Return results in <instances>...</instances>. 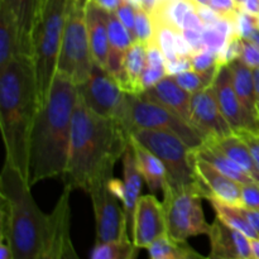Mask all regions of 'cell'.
I'll return each mask as SVG.
<instances>
[{"mask_svg":"<svg viewBox=\"0 0 259 259\" xmlns=\"http://www.w3.org/2000/svg\"><path fill=\"white\" fill-rule=\"evenodd\" d=\"M129 137L119 119L94 113L77 94L67 168L62 176L65 186L88 192L96 182L109 181L115 163L123 158Z\"/></svg>","mask_w":259,"mask_h":259,"instance_id":"cell-1","label":"cell"},{"mask_svg":"<svg viewBox=\"0 0 259 259\" xmlns=\"http://www.w3.org/2000/svg\"><path fill=\"white\" fill-rule=\"evenodd\" d=\"M77 94V85L73 81L56 73L47 100L38 108L30 133L28 157L30 186L65 175Z\"/></svg>","mask_w":259,"mask_h":259,"instance_id":"cell-2","label":"cell"},{"mask_svg":"<svg viewBox=\"0 0 259 259\" xmlns=\"http://www.w3.org/2000/svg\"><path fill=\"white\" fill-rule=\"evenodd\" d=\"M38 108L32 58L18 56L0 70V128L5 161L17 167L27 180L30 133Z\"/></svg>","mask_w":259,"mask_h":259,"instance_id":"cell-3","label":"cell"},{"mask_svg":"<svg viewBox=\"0 0 259 259\" xmlns=\"http://www.w3.org/2000/svg\"><path fill=\"white\" fill-rule=\"evenodd\" d=\"M30 185L15 166L5 161L0 175V247L13 259H43L50 215L40 211Z\"/></svg>","mask_w":259,"mask_h":259,"instance_id":"cell-4","label":"cell"},{"mask_svg":"<svg viewBox=\"0 0 259 259\" xmlns=\"http://www.w3.org/2000/svg\"><path fill=\"white\" fill-rule=\"evenodd\" d=\"M70 0H47L32 32V58L39 106L47 100L55 76L65 32Z\"/></svg>","mask_w":259,"mask_h":259,"instance_id":"cell-5","label":"cell"},{"mask_svg":"<svg viewBox=\"0 0 259 259\" xmlns=\"http://www.w3.org/2000/svg\"><path fill=\"white\" fill-rule=\"evenodd\" d=\"M119 120L125 125L129 133L137 129L171 132L192 149L205 142V137L196 126L177 115L171 109L143 95L126 93L125 104Z\"/></svg>","mask_w":259,"mask_h":259,"instance_id":"cell-6","label":"cell"},{"mask_svg":"<svg viewBox=\"0 0 259 259\" xmlns=\"http://www.w3.org/2000/svg\"><path fill=\"white\" fill-rule=\"evenodd\" d=\"M85 5L86 0H70L57 65V73L70 78L76 85L88 80L94 65Z\"/></svg>","mask_w":259,"mask_h":259,"instance_id":"cell-7","label":"cell"},{"mask_svg":"<svg viewBox=\"0 0 259 259\" xmlns=\"http://www.w3.org/2000/svg\"><path fill=\"white\" fill-rule=\"evenodd\" d=\"M131 134L161 159L166 168V186L179 190L200 185L194 169L192 148L179 136L156 129H137Z\"/></svg>","mask_w":259,"mask_h":259,"instance_id":"cell-8","label":"cell"},{"mask_svg":"<svg viewBox=\"0 0 259 259\" xmlns=\"http://www.w3.org/2000/svg\"><path fill=\"white\" fill-rule=\"evenodd\" d=\"M163 206L167 234L177 242H187L190 237L207 235L211 224L205 219L201 201L205 192L201 185L175 190L163 186Z\"/></svg>","mask_w":259,"mask_h":259,"instance_id":"cell-9","label":"cell"},{"mask_svg":"<svg viewBox=\"0 0 259 259\" xmlns=\"http://www.w3.org/2000/svg\"><path fill=\"white\" fill-rule=\"evenodd\" d=\"M77 91L94 113L105 118H120L126 93L119 88L105 67L94 62L90 76L85 82L77 85Z\"/></svg>","mask_w":259,"mask_h":259,"instance_id":"cell-10","label":"cell"},{"mask_svg":"<svg viewBox=\"0 0 259 259\" xmlns=\"http://www.w3.org/2000/svg\"><path fill=\"white\" fill-rule=\"evenodd\" d=\"M93 201L96 222V242L129 238V225L124 206L119 199L109 190L108 181L94 184L88 191Z\"/></svg>","mask_w":259,"mask_h":259,"instance_id":"cell-11","label":"cell"},{"mask_svg":"<svg viewBox=\"0 0 259 259\" xmlns=\"http://www.w3.org/2000/svg\"><path fill=\"white\" fill-rule=\"evenodd\" d=\"M212 88L217 94L220 109L233 133L237 134L243 131L259 133V119L249 113L238 98L233 85V75L229 65H223L219 68Z\"/></svg>","mask_w":259,"mask_h":259,"instance_id":"cell-12","label":"cell"},{"mask_svg":"<svg viewBox=\"0 0 259 259\" xmlns=\"http://www.w3.org/2000/svg\"><path fill=\"white\" fill-rule=\"evenodd\" d=\"M166 234L167 224L163 204L154 195L139 197L132 227L134 244L141 249H147L152 243Z\"/></svg>","mask_w":259,"mask_h":259,"instance_id":"cell-13","label":"cell"},{"mask_svg":"<svg viewBox=\"0 0 259 259\" xmlns=\"http://www.w3.org/2000/svg\"><path fill=\"white\" fill-rule=\"evenodd\" d=\"M72 190L65 186L53 211L50 214L48 238L43 259L78 258L70 234V194Z\"/></svg>","mask_w":259,"mask_h":259,"instance_id":"cell-14","label":"cell"},{"mask_svg":"<svg viewBox=\"0 0 259 259\" xmlns=\"http://www.w3.org/2000/svg\"><path fill=\"white\" fill-rule=\"evenodd\" d=\"M191 121L201 132L205 141L233 133L220 109L212 85L205 90L192 94Z\"/></svg>","mask_w":259,"mask_h":259,"instance_id":"cell-15","label":"cell"},{"mask_svg":"<svg viewBox=\"0 0 259 259\" xmlns=\"http://www.w3.org/2000/svg\"><path fill=\"white\" fill-rule=\"evenodd\" d=\"M194 169L205 192V199H214L225 204L242 206V185L220 172L205 159L195 156L191 149Z\"/></svg>","mask_w":259,"mask_h":259,"instance_id":"cell-16","label":"cell"},{"mask_svg":"<svg viewBox=\"0 0 259 259\" xmlns=\"http://www.w3.org/2000/svg\"><path fill=\"white\" fill-rule=\"evenodd\" d=\"M210 254L214 259H252L250 238L217 218L210 227Z\"/></svg>","mask_w":259,"mask_h":259,"instance_id":"cell-17","label":"cell"},{"mask_svg":"<svg viewBox=\"0 0 259 259\" xmlns=\"http://www.w3.org/2000/svg\"><path fill=\"white\" fill-rule=\"evenodd\" d=\"M141 95L151 99V100L157 101L162 104L166 108L171 109L172 111L184 118L189 123L191 121V100L192 94L182 89L179 83L176 82L171 75H167L166 77L162 78L157 85L148 90L143 91ZM194 125V124H192Z\"/></svg>","mask_w":259,"mask_h":259,"instance_id":"cell-18","label":"cell"},{"mask_svg":"<svg viewBox=\"0 0 259 259\" xmlns=\"http://www.w3.org/2000/svg\"><path fill=\"white\" fill-rule=\"evenodd\" d=\"M86 24L94 62L105 67L109 55V12L86 2Z\"/></svg>","mask_w":259,"mask_h":259,"instance_id":"cell-19","label":"cell"},{"mask_svg":"<svg viewBox=\"0 0 259 259\" xmlns=\"http://www.w3.org/2000/svg\"><path fill=\"white\" fill-rule=\"evenodd\" d=\"M123 169H124V199L121 201L124 210H125L126 220H128L129 230H132L133 227V217L136 211L137 202L141 197L142 191V176L141 171L137 164L136 154H134L133 148L131 143L126 146L125 152L123 154Z\"/></svg>","mask_w":259,"mask_h":259,"instance_id":"cell-20","label":"cell"},{"mask_svg":"<svg viewBox=\"0 0 259 259\" xmlns=\"http://www.w3.org/2000/svg\"><path fill=\"white\" fill-rule=\"evenodd\" d=\"M129 143L133 148L138 168L149 191L154 194L158 190L163 189L164 184H166V168L161 159L151 149L142 144L138 139L134 138L132 134L129 137Z\"/></svg>","mask_w":259,"mask_h":259,"instance_id":"cell-21","label":"cell"},{"mask_svg":"<svg viewBox=\"0 0 259 259\" xmlns=\"http://www.w3.org/2000/svg\"><path fill=\"white\" fill-rule=\"evenodd\" d=\"M205 142L217 147L219 151H222L235 163L239 164L255 181L259 182V169L255 166L247 143L238 134L232 133L224 137H218V138H209Z\"/></svg>","mask_w":259,"mask_h":259,"instance_id":"cell-22","label":"cell"},{"mask_svg":"<svg viewBox=\"0 0 259 259\" xmlns=\"http://www.w3.org/2000/svg\"><path fill=\"white\" fill-rule=\"evenodd\" d=\"M17 20L22 56L32 55V32L34 22V0H0Z\"/></svg>","mask_w":259,"mask_h":259,"instance_id":"cell-23","label":"cell"},{"mask_svg":"<svg viewBox=\"0 0 259 259\" xmlns=\"http://www.w3.org/2000/svg\"><path fill=\"white\" fill-rule=\"evenodd\" d=\"M18 56L22 52L17 20L5 5L0 4V70Z\"/></svg>","mask_w":259,"mask_h":259,"instance_id":"cell-24","label":"cell"},{"mask_svg":"<svg viewBox=\"0 0 259 259\" xmlns=\"http://www.w3.org/2000/svg\"><path fill=\"white\" fill-rule=\"evenodd\" d=\"M230 71L233 75V85H234L235 93L238 98L242 101L244 108L249 113L257 116V94H255L254 86V76H253V70L249 66L245 65L240 58L232 61L229 63Z\"/></svg>","mask_w":259,"mask_h":259,"instance_id":"cell-25","label":"cell"},{"mask_svg":"<svg viewBox=\"0 0 259 259\" xmlns=\"http://www.w3.org/2000/svg\"><path fill=\"white\" fill-rule=\"evenodd\" d=\"M192 153H194L195 156L207 161L209 163H211L212 166L217 167L220 172L227 175L230 179L240 182V184H248V182L255 181V180L253 179L245 169H243L239 164L235 163V162L232 161L229 157L225 156L222 151H219L217 147L207 143V142H204L200 147L192 149Z\"/></svg>","mask_w":259,"mask_h":259,"instance_id":"cell-26","label":"cell"},{"mask_svg":"<svg viewBox=\"0 0 259 259\" xmlns=\"http://www.w3.org/2000/svg\"><path fill=\"white\" fill-rule=\"evenodd\" d=\"M147 67V45L136 42L126 51L125 58H124V68H125L126 76H128L129 94L141 95L144 91L143 88V73Z\"/></svg>","mask_w":259,"mask_h":259,"instance_id":"cell-27","label":"cell"},{"mask_svg":"<svg viewBox=\"0 0 259 259\" xmlns=\"http://www.w3.org/2000/svg\"><path fill=\"white\" fill-rule=\"evenodd\" d=\"M148 254L152 259H196L204 258L200 253L195 252L187 242H177L168 234L158 238L148 248Z\"/></svg>","mask_w":259,"mask_h":259,"instance_id":"cell-28","label":"cell"},{"mask_svg":"<svg viewBox=\"0 0 259 259\" xmlns=\"http://www.w3.org/2000/svg\"><path fill=\"white\" fill-rule=\"evenodd\" d=\"M212 209H214L217 218H219L222 222L228 224L229 227L244 233L250 239H257L258 234L255 233L254 228L249 223L248 218L245 217L242 206H234V205L225 204V202L218 201V200L209 199Z\"/></svg>","mask_w":259,"mask_h":259,"instance_id":"cell-29","label":"cell"},{"mask_svg":"<svg viewBox=\"0 0 259 259\" xmlns=\"http://www.w3.org/2000/svg\"><path fill=\"white\" fill-rule=\"evenodd\" d=\"M141 248L134 244L129 238L95 243L89 257L91 259H134Z\"/></svg>","mask_w":259,"mask_h":259,"instance_id":"cell-30","label":"cell"},{"mask_svg":"<svg viewBox=\"0 0 259 259\" xmlns=\"http://www.w3.org/2000/svg\"><path fill=\"white\" fill-rule=\"evenodd\" d=\"M220 67L212 68V70L206 71V72H199V71L190 68V70L182 71V72L177 73V75H174L172 77L176 80V82L182 89L189 91L190 94H195L201 90H205V89L214 83V80L217 77V73Z\"/></svg>","mask_w":259,"mask_h":259,"instance_id":"cell-31","label":"cell"},{"mask_svg":"<svg viewBox=\"0 0 259 259\" xmlns=\"http://www.w3.org/2000/svg\"><path fill=\"white\" fill-rule=\"evenodd\" d=\"M157 27L149 13L137 7L136 10V40L149 45L156 39Z\"/></svg>","mask_w":259,"mask_h":259,"instance_id":"cell-32","label":"cell"},{"mask_svg":"<svg viewBox=\"0 0 259 259\" xmlns=\"http://www.w3.org/2000/svg\"><path fill=\"white\" fill-rule=\"evenodd\" d=\"M191 68L199 72H206L212 68L220 67L219 53L212 52L210 50H201L190 55Z\"/></svg>","mask_w":259,"mask_h":259,"instance_id":"cell-33","label":"cell"},{"mask_svg":"<svg viewBox=\"0 0 259 259\" xmlns=\"http://www.w3.org/2000/svg\"><path fill=\"white\" fill-rule=\"evenodd\" d=\"M240 55H242V37L237 33H233L219 52L220 65H229L232 61L240 58Z\"/></svg>","mask_w":259,"mask_h":259,"instance_id":"cell-34","label":"cell"},{"mask_svg":"<svg viewBox=\"0 0 259 259\" xmlns=\"http://www.w3.org/2000/svg\"><path fill=\"white\" fill-rule=\"evenodd\" d=\"M136 10L137 5L132 4L128 0H124L123 4L115 10V14L118 15L121 23L125 25V28L129 30L134 40H136Z\"/></svg>","mask_w":259,"mask_h":259,"instance_id":"cell-35","label":"cell"},{"mask_svg":"<svg viewBox=\"0 0 259 259\" xmlns=\"http://www.w3.org/2000/svg\"><path fill=\"white\" fill-rule=\"evenodd\" d=\"M242 206L259 210V182L252 181L242 185Z\"/></svg>","mask_w":259,"mask_h":259,"instance_id":"cell-36","label":"cell"},{"mask_svg":"<svg viewBox=\"0 0 259 259\" xmlns=\"http://www.w3.org/2000/svg\"><path fill=\"white\" fill-rule=\"evenodd\" d=\"M209 7L223 18L232 20L233 23H234L237 12L239 10L237 0H209Z\"/></svg>","mask_w":259,"mask_h":259,"instance_id":"cell-37","label":"cell"},{"mask_svg":"<svg viewBox=\"0 0 259 259\" xmlns=\"http://www.w3.org/2000/svg\"><path fill=\"white\" fill-rule=\"evenodd\" d=\"M240 60L249 66L252 70L259 68V47L250 42L249 39H244L242 38V55H240Z\"/></svg>","mask_w":259,"mask_h":259,"instance_id":"cell-38","label":"cell"},{"mask_svg":"<svg viewBox=\"0 0 259 259\" xmlns=\"http://www.w3.org/2000/svg\"><path fill=\"white\" fill-rule=\"evenodd\" d=\"M167 75H168V72H167V66L166 67H148L147 66L143 73V78H142L144 91L153 88L162 78L166 77Z\"/></svg>","mask_w":259,"mask_h":259,"instance_id":"cell-39","label":"cell"},{"mask_svg":"<svg viewBox=\"0 0 259 259\" xmlns=\"http://www.w3.org/2000/svg\"><path fill=\"white\" fill-rule=\"evenodd\" d=\"M243 141L247 143L248 148H249L250 154H252L253 159H254V163L259 169V137L258 133H254V132L249 131H243L240 133H237Z\"/></svg>","mask_w":259,"mask_h":259,"instance_id":"cell-40","label":"cell"},{"mask_svg":"<svg viewBox=\"0 0 259 259\" xmlns=\"http://www.w3.org/2000/svg\"><path fill=\"white\" fill-rule=\"evenodd\" d=\"M191 68V62H190V56L189 57H177L175 60L167 61V72L168 75L174 76L177 73L182 72Z\"/></svg>","mask_w":259,"mask_h":259,"instance_id":"cell-41","label":"cell"},{"mask_svg":"<svg viewBox=\"0 0 259 259\" xmlns=\"http://www.w3.org/2000/svg\"><path fill=\"white\" fill-rule=\"evenodd\" d=\"M238 9L247 14L258 17L259 15V0H237Z\"/></svg>","mask_w":259,"mask_h":259,"instance_id":"cell-42","label":"cell"},{"mask_svg":"<svg viewBox=\"0 0 259 259\" xmlns=\"http://www.w3.org/2000/svg\"><path fill=\"white\" fill-rule=\"evenodd\" d=\"M86 2L91 3V4L106 10V12H115L123 4L124 0H86Z\"/></svg>","mask_w":259,"mask_h":259,"instance_id":"cell-43","label":"cell"},{"mask_svg":"<svg viewBox=\"0 0 259 259\" xmlns=\"http://www.w3.org/2000/svg\"><path fill=\"white\" fill-rule=\"evenodd\" d=\"M108 186L109 190L118 197L119 200L123 201L124 199V182H121L120 180H116L114 177H111L110 180L108 181Z\"/></svg>","mask_w":259,"mask_h":259,"instance_id":"cell-44","label":"cell"},{"mask_svg":"<svg viewBox=\"0 0 259 259\" xmlns=\"http://www.w3.org/2000/svg\"><path fill=\"white\" fill-rule=\"evenodd\" d=\"M243 211H244L245 217L248 218V220H249V223L252 224V227L254 228L255 233H257L258 237H259V210H253V209H247V207H243Z\"/></svg>","mask_w":259,"mask_h":259,"instance_id":"cell-45","label":"cell"},{"mask_svg":"<svg viewBox=\"0 0 259 259\" xmlns=\"http://www.w3.org/2000/svg\"><path fill=\"white\" fill-rule=\"evenodd\" d=\"M161 3L162 0H139V7L152 15L154 12H156L157 8L159 7Z\"/></svg>","mask_w":259,"mask_h":259,"instance_id":"cell-46","label":"cell"},{"mask_svg":"<svg viewBox=\"0 0 259 259\" xmlns=\"http://www.w3.org/2000/svg\"><path fill=\"white\" fill-rule=\"evenodd\" d=\"M46 2H47V0H34V22H33V25H34L35 20L39 18L40 13H42L43 8H45L46 5Z\"/></svg>","mask_w":259,"mask_h":259,"instance_id":"cell-47","label":"cell"},{"mask_svg":"<svg viewBox=\"0 0 259 259\" xmlns=\"http://www.w3.org/2000/svg\"><path fill=\"white\" fill-rule=\"evenodd\" d=\"M250 250H252V258L259 259V238L250 239Z\"/></svg>","mask_w":259,"mask_h":259,"instance_id":"cell-48","label":"cell"},{"mask_svg":"<svg viewBox=\"0 0 259 259\" xmlns=\"http://www.w3.org/2000/svg\"><path fill=\"white\" fill-rule=\"evenodd\" d=\"M253 76H254L255 94H257V100L259 103V68H254V70H253Z\"/></svg>","mask_w":259,"mask_h":259,"instance_id":"cell-49","label":"cell"},{"mask_svg":"<svg viewBox=\"0 0 259 259\" xmlns=\"http://www.w3.org/2000/svg\"><path fill=\"white\" fill-rule=\"evenodd\" d=\"M249 40H250V42L254 43V45H257L258 47H259V28H257V29H255L254 32L252 33V35H250Z\"/></svg>","mask_w":259,"mask_h":259,"instance_id":"cell-50","label":"cell"},{"mask_svg":"<svg viewBox=\"0 0 259 259\" xmlns=\"http://www.w3.org/2000/svg\"><path fill=\"white\" fill-rule=\"evenodd\" d=\"M195 3H199V4H204V5H209V0H194Z\"/></svg>","mask_w":259,"mask_h":259,"instance_id":"cell-51","label":"cell"},{"mask_svg":"<svg viewBox=\"0 0 259 259\" xmlns=\"http://www.w3.org/2000/svg\"><path fill=\"white\" fill-rule=\"evenodd\" d=\"M128 2H131L132 4L137 5V7H139V0H128Z\"/></svg>","mask_w":259,"mask_h":259,"instance_id":"cell-52","label":"cell"},{"mask_svg":"<svg viewBox=\"0 0 259 259\" xmlns=\"http://www.w3.org/2000/svg\"><path fill=\"white\" fill-rule=\"evenodd\" d=\"M255 24H257V28H259V15L255 17Z\"/></svg>","mask_w":259,"mask_h":259,"instance_id":"cell-53","label":"cell"},{"mask_svg":"<svg viewBox=\"0 0 259 259\" xmlns=\"http://www.w3.org/2000/svg\"><path fill=\"white\" fill-rule=\"evenodd\" d=\"M257 115H258V119H259V103H258V105H257Z\"/></svg>","mask_w":259,"mask_h":259,"instance_id":"cell-54","label":"cell"},{"mask_svg":"<svg viewBox=\"0 0 259 259\" xmlns=\"http://www.w3.org/2000/svg\"><path fill=\"white\" fill-rule=\"evenodd\" d=\"M258 137H259V133H258Z\"/></svg>","mask_w":259,"mask_h":259,"instance_id":"cell-55","label":"cell"}]
</instances>
